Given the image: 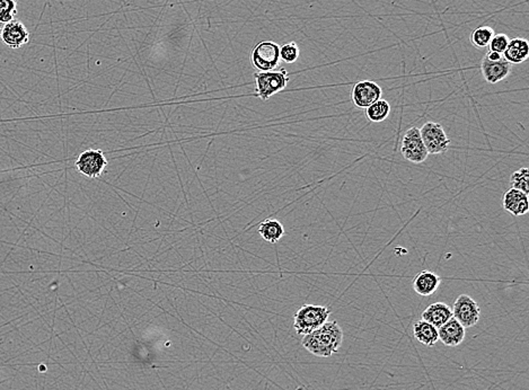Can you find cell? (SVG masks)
Returning <instances> with one entry per match:
<instances>
[{
	"label": "cell",
	"instance_id": "obj_1",
	"mask_svg": "<svg viewBox=\"0 0 529 390\" xmlns=\"http://www.w3.org/2000/svg\"><path fill=\"white\" fill-rule=\"evenodd\" d=\"M343 343V331L338 321H326L309 334L304 335L302 344L309 353L330 358L338 353Z\"/></svg>",
	"mask_w": 529,
	"mask_h": 390
},
{
	"label": "cell",
	"instance_id": "obj_20",
	"mask_svg": "<svg viewBox=\"0 0 529 390\" xmlns=\"http://www.w3.org/2000/svg\"><path fill=\"white\" fill-rule=\"evenodd\" d=\"M493 35L494 31L492 28L487 25L480 26L470 34V43L476 48H487L490 45Z\"/></svg>",
	"mask_w": 529,
	"mask_h": 390
},
{
	"label": "cell",
	"instance_id": "obj_17",
	"mask_svg": "<svg viewBox=\"0 0 529 390\" xmlns=\"http://www.w3.org/2000/svg\"><path fill=\"white\" fill-rule=\"evenodd\" d=\"M413 335L415 340L420 342L421 344L426 346H434L437 344L439 338H438V329L432 326V324L427 321H417L413 326Z\"/></svg>",
	"mask_w": 529,
	"mask_h": 390
},
{
	"label": "cell",
	"instance_id": "obj_10",
	"mask_svg": "<svg viewBox=\"0 0 529 390\" xmlns=\"http://www.w3.org/2000/svg\"><path fill=\"white\" fill-rule=\"evenodd\" d=\"M0 39L8 48L16 50L30 42V32L20 20H14L5 24Z\"/></svg>",
	"mask_w": 529,
	"mask_h": 390
},
{
	"label": "cell",
	"instance_id": "obj_14",
	"mask_svg": "<svg viewBox=\"0 0 529 390\" xmlns=\"http://www.w3.org/2000/svg\"><path fill=\"white\" fill-rule=\"evenodd\" d=\"M451 318H453V310L445 302H434L422 312L423 321L432 324L436 329L443 326Z\"/></svg>",
	"mask_w": 529,
	"mask_h": 390
},
{
	"label": "cell",
	"instance_id": "obj_7",
	"mask_svg": "<svg viewBox=\"0 0 529 390\" xmlns=\"http://www.w3.org/2000/svg\"><path fill=\"white\" fill-rule=\"evenodd\" d=\"M451 310H453V317L459 324H462L465 329H470L477 325L481 317L479 305L468 295H459Z\"/></svg>",
	"mask_w": 529,
	"mask_h": 390
},
{
	"label": "cell",
	"instance_id": "obj_24",
	"mask_svg": "<svg viewBox=\"0 0 529 390\" xmlns=\"http://www.w3.org/2000/svg\"><path fill=\"white\" fill-rule=\"evenodd\" d=\"M509 41L510 39L507 34H494L492 40H491L490 45H489V47H490V51H496V52L504 54V50L507 49Z\"/></svg>",
	"mask_w": 529,
	"mask_h": 390
},
{
	"label": "cell",
	"instance_id": "obj_4",
	"mask_svg": "<svg viewBox=\"0 0 529 390\" xmlns=\"http://www.w3.org/2000/svg\"><path fill=\"white\" fill-rule=\"evenodd\" d=\"M421 138L429 155H440L448 150L451 139L440 123L427 122L420 129Z\"/></svg>",
	"mask_w": 529,
	"mask_h": 390
},
{
	"label": "cell",
	"instance_id": "obj_6",
	"mask_svg": "<svg viewBox=\"0 0 529 390\" xmlns=\"http://www.w3.org/2000/svg\"><path fill=\"white\" fill-rule=\"evenodd\" d=\"M76 170L90 179H97L107 168V160L101 149H88L76 160Z\"/></svg>",
	"mask_w": 529,
	"mask_h": 390
},
{
	"label": "cell",
	"instance_id": "obj_11",
	"mask_svg": "<svg viewBox=\"0 0 529 390\" xmlns=\"http://www.w3.org/2000/svg\"><path fill=\"white\" fill-rule=\"evenodd\" d=\"M511 64L504 59L499 61H490L483 58L481 64L482 75L489 84H497L499 81H504L511 73Z\"/></svg>",
	"mask_w": 529,
	"mask_h": 390
},
{
	"label": "cell",
	"instance_id": "obj_3",
	"mask_svg": "<svg viewBox=\"0 0 529 390\" xmlns=\"http://www.w3.org/2000/svg\"><path fill=\"white\" fill-rule=\"evenodd\" d=\"M254 78L258 98L266 100L286 88L289 83V73L285 69L279 71H261L254 73Z\"/></svg>",
	"mask_w": 529,
	"mask_h": 390
},
{
	"label": "cell",
	"instance_id": "obj_13",
	"mask_svg": "<svg viewBox=\"0 0 529 390\" xmlns=\"http://www.w3.org/2000/svg\"><path fill=\"white\" fill-rule=\"evenodd\" d=\"M502 206L515 217L525 215L529 210L528 194L516 189H510L508 192L504 193Z\"/></svg>",
	"mask_w": 529,
	"mask_h": 390
},
{
	"label": "cell",
	"instance_id": "obj_25",
	"mask_svg": "<svg viewBox=\"0 0 529 390\" xmlns=\"http://www.w3.org/2000/svg\"><path fill=\"white\" fill-rule=\"evenodd\" d=\"M485 58L487 60H490V61H499V60L504 59V56H502L501 53L496 52V51H489Z\"/></svg>",
	"mask_w": 529,
	"mask_h": 390
},
{
	"label": "cell",
	"instance_id": "obj_18",
	"mask_svg": "<svg viewBox=\"0 0 529 390\" xmlns=\"http://www.w3.org/2000/svg\"><path fill=\"white\" fill-rule=\"evenodd\" d=\"M258 234L268 243L275 244L283 237L285 228L280 221L275 219H266L261 223Z\"/></svg>",
	"mask_w": 529,
	"mask_h": 390
},
{
	"label": "cell",
	"instance_id": "obj_22",
	"mask_svg": "<svg viewBox=\"0 0 529 390\" xmlns=\"http://www.w3.org/2000/svg\"><path fill=\"white\" fill-rule=\"evenodd\" d=\"M16 0H0V24H8L16 18Z\"/></svg>",
	"mask_w": 529,
	"mask_h": 390
},
{
	"label": "cell",
	"instance_id": "obj_2",
	"mask_svg": "<svg viewBox=\"0 0 529 390\" xmlns=\"http://www.w3.org/2000/svg\"><path fill=\"white\" fill-rule=\"evenodd\" d=\"M331 309L319 305H304L295 314L294 329L297 334L307 335L328 321Z\"/></svg>",
	"mask_w": 529,
	"mask_h": 390
},
{
	"label": "cell",
	"instance_id": "obj_23",
	"mask_svg": "<svg viewBox=\"0 0 529 390\" xmlns=\"http://www.w3.org/2000/svg\"><path fill=\"white\" fill-rule=\"evenodd\" d=\"M299 53L297 43H287L280 48V60L286 62V64H294L299 58Z\"/></svg>",
	"mask_w": 529,
	"mask_h": 390
},
{
	"label": "cell",
	"instance_id": "obj_12",
	"mask_svg": "<svg viewBox=\"0 0 529 390\" xmlns=\"http://www.w3.org/2000/svg\"><path fill=\"white\" fill-rule=\"evenodd\" d=\"M465 335L466 329L453 317L438 329V338L440 342H443L449 348H456L459 344H462Z\"/></svg>",
	"mask_w": 529,
	"mask_h": 390
},
{
	"label": "cell",
	"instance_id": "obj_16",
	"mask_svg": "<svg viewBox=\"0 0 529 390\" xmlns=\"http://www.w3.org/2000/svg\"><path fill=\"white\" fill-rule=\"evenodd\" d=\"M504 60L510 64H519L526 61L529 57V42L523 37H515L510 40L508 47L504 50Z\"/></svg>",
	"mask_w": 529,
	"mask_h": 390
},
{
	"label": "cell",
	"instance_id": "obj_9",
	"mask_svg": "<svg viewBox=\"0 0 529 390\" xmlns=\"http://www.w3.org/2000/svg\"><path fill=\"white\" fill-rule=\"evenodd\" d=\"M383 90L375 81H364L355 84L351 93L352 102L359 109H367L368 106L381 100Z\"/></svg>",
	"mask_w": 529,
	"mask_h": 390
},
{
	"label": "cell",
	"instance_id": "obj_19",
	"mask_svg": "<svg viewBox=\"0 0 529 390\" xmlns=\"http://www.w3.org/2000/svg\"><path fill=\"white\" fill-rule=\"evenodd\" d=\"M364 110H366V117L370 122L381 123L389 117L391 105L387 100L381 98Z\"/></svg>",
	"mask_w": 529,
	"mask_h": 390
},
{
	"label": "cell",
	"instance_id": "obj_5",
	"mask_svg": "<svg viewBox=\"0 0 529 390\" xmlns=\"http://www.w3.org/2000/svg\"><path fill=\"white\" fill-rule=\"evenodd\" d=\"M400 153L408 162L413 164L426 162L429 153L421 138L420 129L412 126L405 132L400 143Z\"/></svg>",
	"mask_w": 529,
	"mask_h": 390
},
{
	"label": "cell",
	"instance_id": "obj_8",
	"mask_svg": "<svg viewBox=\"0 0 529 390\" xmlns=\"http://www.w3.org/2000/svg\"><path fill=\"white\" fill-rule=\"evenodd\" d=\"M252 62L261 71H271L280 62V47L272 41H263L255 47Z\"/></svg>",
	"mask_w": 529,
	"mask_h": 390
},
{
	"label": "cell",
	"instance_id": "obj_15",
	"mask_svg": "<svg viewBox=\"0 0 529 390\" xmlns=\"http://www.w3.org/2000/svg\"><path fill=\"white\" fill-rule=\"evenodd\" d=\"M440 282L439 276L432 271H421L413 281V289L421 297H429L438 290Z\"/></svg>",
	"mask_w": 529,
	"mask_h": 390
},
{
	"label": "cell",
	"instance_id": "obj_21",
	"mask_svg": "<svg viewBox=\"0 0 529 390\" xmlns=\"http://www.w3.org/2000/svg\"><path fill=\"white\" fill-rule=\"evenodd\" d=\"M510 185L511 189L521 191V192L529 193V170L527 167L516 170L513 175L510 176Z\"/></svg>",
	"mask_w": 529,
	"mask_h": 390
},
{
	"label": "cell",
	"instance_id": "obj_26",
	"mask_svg": "<svg viewBox=\"0 0 529 390\" xmlns=\"http://www.w3.org/2000/svg\"><path fill=\"white\" fill-rule=\"evenodd\" d=\"M0 35H1V28H0Z\"/></svg>",
	"mask_w": 529,
	"mask_h": 390
}]
</instances>
